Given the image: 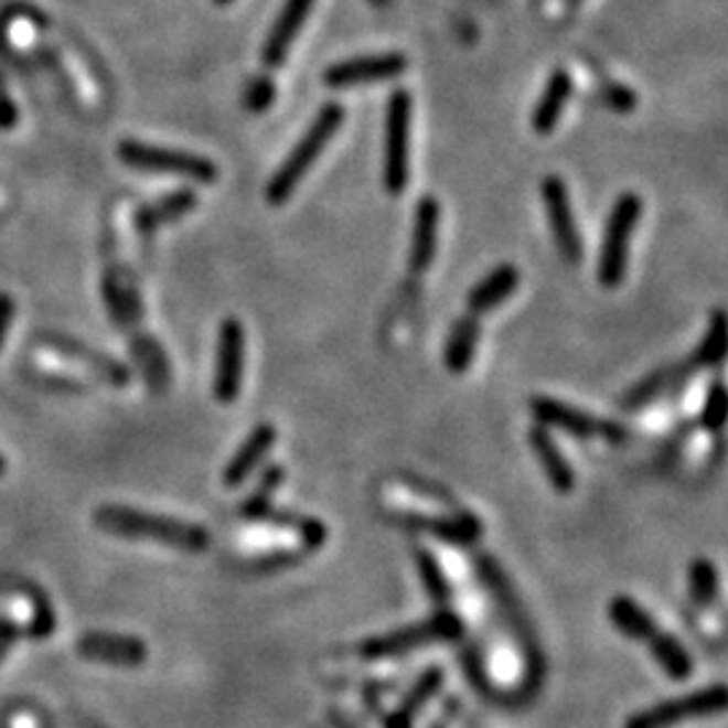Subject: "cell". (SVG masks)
<instances>
[{"instance_id":"obj_1","label":"cell","mask_w":728,"mask_h":728,"mask_svg":"<svg viewBox=\"0 0 728 728\" xmlns=\"http://www.w3.org/2000/svg\"><path fill=\"white\" fill-rule=\"evenodd\" d=\"M97 529L125 539L157 543L181 554H203L211 545V534L200 524L170 518V515L149 513V510L127 505H100L93 515Z\"/></svg>"},{"instance_id":"obj_2","label":"cell","mask_w":728,"mask_h":728,"mask_svg":"<svg viewBox=\"0 0 728 728\" xmlns=\"http://www.w3.org/2000/svg\"><path fill=\"white\" fill-rule=\"evenodd\" d=\"M345 119V108L340 103H326V106L319 108L308 130L302 132L300 141L295 143V149L289 151L287 160L278 165L276 173H272L270 184H267L265 197L270 205H283L287 200L295 194L300 181L306 179V173L311 170V165L321 157V151L326 149V143L332 141V136L340 130Z\"/></svg>"},{"instance_id":"obj_3","label":"cell","mask_w":728,"mask_h":728,"mask_svg":"<svg viewBox=\"0 0 728 728\" xmlns=\"http://www.w3.org/2000/svg\"><path fill=\"white\" fill-rule=\"evenodd\" d=\"M607 615H610L612 627L621 631V634H627L629 640L651 642V653L655 664L666 672V677L677 679V683L690 677V672H694V661H690L688 651L679 645V640H675V636L655 627L653 618L647 615L634 599L612 597L610 607H607Z\"/></svg>"},{"instance_id":"obj_4","label":"cell","mask_w":728,"mask_h":728,"mask_svg":"<svg viewBox=\"0 0 728 728\" xmlns=\"http://www.w3.org/2000/svg\"><path fill=\"white\" fill-rule=\"evenodd\" d=\"M642 216V200L640 194L623 192L612 205L610 216H607L604 243L599 251L597 278L604 289H618L627 278L629 267V248L631 235H634L636 222Z\"/></svg>"},{"instance_id":"obj_5","label":"cell","mask_w":728,"mask_h":728,"mask_svg":"<svg viewBox=\"0 0 728 728\" xmlns=\"http://www.w3.org/2000/svg\"><path fill=\"white\" fill-rule=\"evenodd\" d=\"M461 631H464V627H461V621L451 610H437L432 618H427V621L421 623L388 631V634L370 636V640H364L360 645V655L370 661L397 659V655L413 653L424 645H432V642L459 640Z\"/></svg>"},{"instance_id":"obj_6","label":"cell","mask_w":728,"mask_h":728,"mask_svg":"<svg viewBox=\"0 0 728 728\" xmlns=\"http://www.w3.org/2000/svg\"><path fill=\"white\" fill-rule=\"evenodd\" d=\"M119 160L136 170H146V173L181 175V179L197 181V184H214L218 179L216 162H211L208 157L181 149H165V146H151L143 141H121Z\"/></svg>"},{"instance_id":"obj_7","label":"cell","mask_w":728,"mask_h":728,"mask_svg":"<svg viewBox=\"0 0 728 728\" xmlns=\"http://www.w3.org/2000/svg\"><path fill=\"white\" fill-rule=\"evenodd\" d=\"M726 709V685L715 683L709 688H699L688 696H677V699H666L653 707L640 709L631 718H627L623 728H675L679 724L699 718H715Z\"/></svg>"},{"instance_id":"obj_8","label":"cell","mask_w":728,"mask_h":728,"mask_svg":"<svg viewBox=\"0 0 728 728\" xmlns=\"http://www.w3.org/2000/svg\"><path fill=\"white\" fill-rule=\"evenodd\" d=\"M410 184V95L397 89L386 106L384 186L388 194H403Z\"/></svg>"},{"instance_id":"obj_9","label":"cell","mask_w":728,"mask_h":728,"mask_svg":"<svg viewBox=\"0 0 728 728\" xmlns=\"http://www.w3.org/2000/svg\"><path fill=\"white\" fill-rule=\"evenodd\" d=\"M532 418L545 429H558L572 437H607V440H621L623 429L612 421L588 416L586 410L572 408L554 397H532L529 399Z\"/></svg>"},{"instance_id":"obj_10","label":"cell","mask_w":728,"mask_h":728,"mask_svg":"<svg viewBox=\"0 0 728 728\" xmlns=\"http://www.w3.org/2000/svg\"><path fill=\"white\" fill-rule=\"evenodd\" d=\"M243 364H246V332L238 319H224L216 345L214 397L218 405L238 403L243 386Z\"/></svg>"},{"instance_id":"obj_11","label":"cell","mask_w":728,"mask_h":728,"mask_svg":"<svg viewBox=\"0 0 728 728\" xmlns=\"http://www.w3.org/2000/svg\"><path fill=\"white\" fill-rule=\"evenodd\" d=\"M405 68H408V57L399 52L360 54V57L332 63L321 78H324V84L330 89H349L356 87V84L397 78L399 73H405Z\"/></svg>"},{"instance_id":"obj_12","label":"cell","mask_w":728,"mask_h":728,"mask_svg":"<svg viewBox=\"0 0 728 728\" xmlns=\"http://www.w3.org/2000/svg\"><path fill=\"white\" fill-rule=\"evenodd\" d=\"M543 203L558 254H561L567 265H580L582 259L580 229L578 224H575L567 186H564V181L558 179V175H548V179L543 181Z\"/></svg>"},{"instance_id":"obj_13","label":"cell","mask_w":728,"mask_h":728,"mask_svg":"<svg viewBox=\"0 0 728 728\" xmlns=\"http://www.w3.org/2000/svg\"><path fill=\"white\" fill-rule=\"evenodd\" d=\"M39 343L41 349L49 351V354L63 356V360H68L73 364H82L84 370H89V373L103 378L106 384L125 386L127 381H130V370H127L125 364L114 360V356L103 354V351H95L93 345L82 343V340L57 335V332H44V335L39 338Z\"/></svg>"},{"instance_id":"obj_14","label":"cell","mask_w":728,"mask_h":728,"mask_svg":"<svg viewBox=\"0 0 728 728\" xmlns=\"http://www.w3.org/2000/svg\"><path fill=\"white\" fill-rule=\"evenodd\" d=\"M76 653L95 664L141 666L149 659V645L138 636L111 634V631H87L78 636Z\"/></svg>"},{"instance_id":"obj_15","label":"cell","mask_w":728,"mask_h":728,"mask_svg":"<svg viewBox=\"0 0 728 728\" xmlns=\"http://www.w3.org/2000/svg\"><path fill=\"white\" fill-rule=\"evenodd\" d=\"M276 440L278 429L272 427V424L254 427L251 432L246 435V440L240 442L238 451L233 453V459L227 461V467H224L222 483L227 485V489H238V485L246 483L248 478L259 470V464H263L267 453H270V448L276 446Z\"/></svg>"},{"instance_id":"obj_16","label":"cell","mask_w":728,"mask_h":728,"mask_svg":"<svg viewBox=\"0 0 728 728\" xmlns=\"http://www.w3.org/2000/svg\"><path fill=\"white\" fill-rule=\"evenodd\" d=\"M315 0H283L281 14L276 17L272 22L270 33L265 39V49H263V63L267 68H278V65L287 60L291 44L300 35L302 24H306L308 14H311Z\"/></svg>"},{"instance_id":"obj_17","label":"cell","mask_w":728,"mask_h":728,"mask_svg":"<svg viewBox=\"0 0 728 728\" xmlns=\"http://www.w3.org/2000/svg\"><path fill=\"white\" fill-rule=\"evenodd\" d=\"M521 272L515 265H500L491 272H485L481 281L470 289L467 295V313H472L475 319H481L483 313L496 311L507 297H513L518 291Z\"/></svg>"},{"instance_id":"obj_18","label":"cell","mask_w":728,"mask_h":728,"mask_svg":"<svg viewBox=\"0 0 728 728\" xmlns=\"http://www.w3.org/2000/svg\"><path fill=\"white\" fill-rule=\"evenodd\" d=\"M437 227H440V203L435 197H421L416 205V224H413L410 243V270L416 276L429 272L437 254Z\"/></svg>"},{"instance_id":"obj_19","label":"cell","mask_w":728,"mask_h":728,"mask_svg":"<svg viewBox=\"0 0 728 728\" xmlns=\"http://www.w3.org/2000/svg\"><path fill=\"white\" fill-rule=\"evenodd\" d=\"M529 446H532L534 457H537V461H539V470H543V475L548 478L550 489L558 491V494H572L578 481H575L572 467H569V461L564 459L561 448L556 446L550 429L534 424V427L529 429Z\"/></svg>"},{"instance_id":"obj_20","label":"cell","mask_w":728,"mask_h":728,"mask_svg":"<svg viewBox=\"0 0 728 728\" xmlns=\"http://www.w3.org/2000/svg\"><path fill=\"white\" fill-rule=\"evenodd\" d=\"M442 679H446V675H442L440 666L421 672V675L416 677V683L410 685L408 694H405V699L394 707V713L386 715L384 728H413L421 707H427L437 696V690L442 688Z\"/></svg>"},{"instance_id":"obj_21","label":"cell","mask_w":728,"mask_h":728,"mask_svg":"<svg viewBox=\"0 0 728 728\" xmlns=\"http://www.w3.org/2000/svg\"><path fill=\"white\" fill-rule=\"evenodd\" d=\"M569 95H572V76H569L567 71L550 73L548 84H545L543 95H539L537 106H534L532 111L534 132H539V136H550V132L556 130Z\"/></svg>"},{"instance_id":"obj_22","label":"cell","mask_w":728,"mask_h":728,"mask_svg":"<svg viewBox=\"0 0 728 728\" xmlns=\"http://www.w3.org/2000/svg\"><path fill=\"white\" fill-rule=\"evenodd\" d=\"M478 338H481V319H475L472 313L461 315L453 324L451 335L446 340V351H442V364L451 375H464L470 373L472 362H475L478 351Z\"/></svg>"},{"instance_id":"obj_23","label":"cell","mask_w":728,"mask_h":728,"mask_svg":"<svg viewBox=\"0 0 728 728\" xmlns=\"http://www.w3.org/2000/svg\"><path fill=\"white\" fill-rule=\"evenodd\" d=\"M194 205H197V194L190 190H179V192L168 194V197L157 200V203L143 205V208H138V214H136L138 233L151 235L157 227H162V224L175 222V218L190 214Z\"/></svg>"},{"instance_id":"obj_24","label":"cell","mask_w":728,"mask_h":728,"mask_svg":"<svg viewBox=\"0 0 728 728\" xmlns=\"http://www.w3.org/2000/svg\"><path fill=\"white\" fill-rule=\"evenodd\" d=\"M416 569H418V575H421L424 591L429 593V599H432L437 607H446L448 599H451V586H448V578H446V572H442L440 561H437L429 550L418 548L416 550Z\"/></svg>"},{"instance_id":"obj_25","label":"cell","mask_w":728,"mask_h":728,"mask_svg":"<svg viewBox=\"0 0 728 728\" xmlns=\"http://www.w3.org/2000/svg\"><path fill=\"white\" fill-rule=\"evenodd\" d=\"M726 356V313L715 311L709 330L694 356V367H720Z\"/></svg>"},{"instance_id":"obj_26","label":"cell","mask_w":728,"mask_h":728,"mask_svg":"<svg viewBox=\"0 0 728 728\" xmlns=\"http://www.w3.org/2000/svg\"><path fill=\"white\" fill-rule=\"evenodd\" d=\"M718 569L709 558H696L688 569V591L699 607H709L718 597Z\"/></svg>"},{"instance_id":"obj_27","label":"cell","mask_w":728,"mask_h":728,"mask_svg":"<svg viewBox=\"0 0 728 728\" xmlns=\"http://www.w3.org/2000/svg\"><path fill=\"white\" fill-rule=\"evenodd\" d=\"M22 593H24V599H28V607H30V621L24 623V636H39V640H44V636H49L54 631L52 607H49L46 597L39 591V588L24 586Z\"/></svg>"},{"instance_id":"obj_28","label":"cell","mask_w":728,"mask_h":728,"mask_svg":"<svg viewBox=\"0 0 728 728\" xmlns=\"http://www.w3.org/2000/svg\"><path fill=\"white\" fill-rule=\"evenodd\" d=\"M679 370H683V367H664V370H659V373L647 375L645 381H640V384H636L634 388H631V392H629V397L623 399V403H627V405H642V403H651L653 397H659V394L664 392V388L670 386L672 381L677 378V375H679Z\"/></svg>"},{"instance_id":"obj_29","label":"cell","mask_w":728,"mask_h":728,"mask_svg":"<svg viewBox=\"0 0 728 728\" xmlns=\"http://www.w3.org/2000/svg\"><path fill=\"white\" fill-rule=\"evenodd\" d=\"M726 386L724 381H715L713 386H709L707 392V399H704V408H702V427L707 429V432H720L726 424Z\"/></svg>"},{"instance_id":"obj_30","label":"cell","mask_w":728,"mask_h":728,"mask_svg":"<svg viewBox=\"0 0 728 728\" xmlns=\"http://www.w3.org/2000/svg\"><path fill=\"white\" fill-rule=\"evenodd\" d=\"M276 84H272L270 78H254V82H248L246 93H243V106L251 114H263L276 103Z\"/></svg>"},{"instance_id":"obj_31","label":"cell","mask_w":728,"mask_h":728,"mask_svg":"<svg viewBox=\"0 0 728 728\" xmlns=\"http://www.w3.org/2000/svg\"><path fill=\"white\" fill-rule=\"evenodd\" d=\"M604 100H607V106L618 114H629L636 108L634 89H629L627 84H610V87L604 89Z\"/></svg>"},{"instance_id":"obj_32","label":"cell","mask_w":728,"mask_h":728,"mask_svg":"<svg viewBox=\"0 0 728 728\" xmlns=\"http://www.w3.org/2000/svg\"><path fill=\"white\" fill-rule=\"evenodd\" d=\"M20 636H24V623L17 621L14 615H0V661L6 659V653Z\"/></svg>"},{"instance_id":"obj_33","label":"cell","mask_w":728,"mask_h":728,"mask_svg":"<svg viewBox=\"0 0 728 728\" xmlns=\"http://www.w3.org/2000/svg\"><path fill=\"white\" fill-rule=\"evenodd\" d=\"M11 319H14V297L0 291V349H3L6 332H9Z\"/></svg>"},{"instance_id":"obj_34","label":"cell","mask_w":728,"mask_h":728,"mask_svg":"<svg viewBox=\"0 0 728 728\" xmlns=\"http://www.w3.org/2000/svg\"><path fill=\"white\" fill-rule=\"evenodd\" d=\"M17 119H20V111L14 108V103L6 100V97H0V127L9 130V127L17 125Z\"/></svg>"},{"instance_id":"obj_35","label":"cell","mask_w":728,"mask_h":728,"mask_svg":"<svg viewBox=\"0 0 728 728\" xmlns=\"http://www.w3.org/2000/svg\"><path fill=\"white\" fill-rule=\"evenodd\" d=\"M370 3H373V6H388L392 0H370Z\"/></svg>"},{"instance_id":"obj_36","label":"cell","mask_w":728,"mask_h":728,"mask_svg":"<svg viewBox=\"0 0 728 728\" xmlns=\"http://www.w3.org/2000/svg\"><path fill=\"white\" fill-rule=\"evenodd\" d=\"M3 472H6V459L0 457V475H3Z\"/></svg>"},{"instance_id":"obj_37","label":"cell","mask_w":728,"mask_h":728,"mask_svg":"<svg viewBox=\"0 0 728 728\" xmlns=\"http://www.w3.org/2000/svg\"><path fill=\"white\" fill-rule=\"evenodd\" d=\"M216 3L218 6H229V3H233V0H216Z\"/></svg>"}]
</instances>
